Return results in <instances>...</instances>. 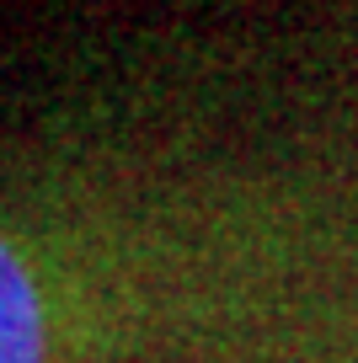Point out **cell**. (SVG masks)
<instances>
[{
    "mask_svg": "<svg viewBox=\"0 0 358 363\" xmlns=\"http://www.w3.org/2000/svg\"><path fill=\"white\" fill-rule=\"evenodd\" d=\"M0 363H38V305L27 272L0 246Z\"/></svg>",
    "mask_w": 358,
    "mask_h": 363,
    "instance_id": "cell-1",
    "label": "cell"
}]
</instances>
